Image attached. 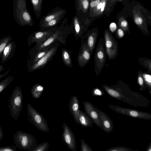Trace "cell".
Returning a JSON list of instances; mask_svg holds the SVG:
<instances>
[{
	"mask_svg": "<svg viewBox=\"0 0 151 151\" xmlns=\"http://www.w3.org/2000/svg\"><path fill=\"white\" fill-rule=\"evenodd\" d=\"M107 1V0H100L99 3L95 7L90 10V16L94 17L101 15L104 10Z\"/></svg>",
	"mask_w": 151,
	"mask_h": 151,
	"instance_id": "ac0fdd59",
	"label": "cell"
},
{
	"mask_svg": "<svg viewBox=\"0 0 151 151\" xmlns=\"http://www.w3.org/2000/svg\"><path fill=\"white\" fill-rule=\"evenodd\" d=\"M66 11L65 9L59 7H55L41 19L39 25L49 22L60 16L66 14Z\"/></svg>",
	"mask_w": 151,
	"mask_h": 151,
	"instance_id": "30bf717a",
	"label": "cell"
},
{
	"mask_svg": "<svg viewBox=\"0 0 151 151\" xmlns=\"http://www.w3.org/2000/svg\"><path fill=\"white\" fill-rule=\"evenodd\" d=\"M116 110L123 114H127L133 117H141V113L135 110H128L127 109H122L121 108H116Z\"/></svg>",
	"mask_w": 151,
	"mask_h": 151,
	"instance_id": "cb8c5ba5",
	"label": "cell"
},
{
	"mask_svg": "<svg viewBox=\"0 0 151 151\" xmlns=\"http://www.w3.org/2000/svg\"><path fill=\"white\" fill-rule=\"evenodd\" d=\"M76 15L81 13L86 14L89 6V0H74Z\"/></svg>",
	"mask_w": 151,
	"mask_h": 151,
	"instance_id": "9a60e30c",
	"label": "cell"
},
{
	"mask_svg": "<svg viewBox=\"0 0 151 151\" xmlns=\"http://www.w3.org/2000/svg\"><path fill=\"white\" fill-rule=\"evenodd\" d=\"M14 18L20 26H32L35 22L28 10L26 0H13Z\"/></svg>",
	"mask_w": 151,
	"mask_h": 151,
	"instance_id": "7a4b0ae2",
	"label": "cell"
},
{
	"mask_svg": "<svg viewBox=\"0 0 151 151\" xmlns=\"http://www.w3.org/2000/svg\"><path fill=\"white\" fill-rule=\"evenodd\" d=\"M81 150L82 151H89L92 150L88 145L85 142L83 139L81 140Z\"/></svg>",
	"mask_w": 151,
	"mask_h": 151,
	"instance_id": "d6a6232c",
	"label": "cell"
},
{
	"mask_svg": "<svg viewBox=\"0 0 151 151\" xmlns=\"http://www.w3.org/2000/svg\"><path fill=\"white\" fill-rule=\"evenodd\" d=\"M90 54L87 45L84 43L82 45L78 57V62L80 66L82 67L88 61Z\"/></svg>",
	"mask_w": 151,
	"mask_h": 151,
	"instance_id": "7c38bea8",
	"label": "cell"
},
{
	"mask_svg": "<svg viewBox=\"0 0 151 151\" xmlns=\"http://www.w3.org/2000/svg\"><path fill=\"white\" fill-rule=\"evenodd\" d=\"M93 32L89 35L88 37L87 46L89 51H92L96 39V34Z\"/></svg>",
	"mask_w": 151,
	"mask_h": 151,
	"instance_id": "4316f807",
	"label": "cell"
},
{
	"mask_svg": "<svg viewBox=\"0 0 151 151\" xmlns=\"http://www.w3.org/2000/svg\"><path fill=\"white\" fill-rule=\"evenodd\" d=\"M34 12L37 19H39L41 13L42 0H30Z\"/></svg>",
	"mask_w": 151,
	"mask_h": 151,
	"instance_id": "44dd1931",
	"label": "cell"
},
{
	"mask_svg": "<svg viewBox=\"0 0 151 151\" xmlns=\"http://www.w3.org/2000/svg\"><path fill=\"white\" fill-rule=\"evenodd\" d=\"M100 0H90V6L91 10L95 7L100 2Z\"/></svg>",
	"mask_w": 151,
	"mask_h": 151,
	"instance_id": "8d00e7d4",
	"label": "cell"
},
{
	"mask_svg": "<svg viewBox=\"0 0 151 151\" xmlns=\"http://www.w3.org/2000/svg\"><path fill=\"white\" fill-rule=\"evenodd\" d=\"M16 47L15 41H11L7 45L3 52L1 63H4L13 58Z\"/></svg>",
	"mask_w": 151,
	"mask_h": 151,
	"instance_id": "8fae6325",
	"label": "cell"
},
{
	"mask_svg": "<svg viewBox=\"0 0 151 151\" xmlns=\"http://www.w3.org/2000/svg\"><path fill=\"white\" fill-rule=\"evenodd\" d=\"M138 80L139 85L140 86L142 85L143 84V80L142 77L140 76H139Z\"/></svg>",
	"mask_w": 151,
	"mask_h": 151,
	"instance_id": "60d3db41",
	"label": "cell"
},
{
	"mask_svg": "<svg viewBox=\"0 0 151 151\" xmlns=\"http://www.w3.org/2000/svg\"><path fill=\"white\" fill-rule=\"evenodd\" d=\"M68 20L67 18L64 19L61 24L58 27L57 29L51 36L40 45L35 46L30 49L29 52L30 56L37 51L58 42L65 45L66 38L68 34L72 32L71 25L70 27L67 25L64 26L67 23Z\"/></svg>",
	"mask_w": 151,
	"mask_h": 151,
	"instance_id": "6da1fadb",
	"label": "cell"
},
{
	"mask_svg": "<svg viewBox=\"0 0 151 151\" xmlns=\"http://www.w3.org/2000/svg\"><path fill=\"white\" fill-rule=\"evenodd\" d=\"M105 36L107 52L109 58H112L115 56L116 53V46L115 42L108 31L105 32Z\"/></svg>",
	"mask_w": 151,
	"mask_h": 151,
	"instance_id": "9c48e42d",
	"label": "cell"
},
{
	"mask_svg": "<svg viewBox=\"0 0 151 151\" xmlns=\"http://www.w3.org/2000/svg\"><path fill=\"white\" fill-rule=\"evenodd\" d=\"M143 76L145 82L150 86H151V76L150 75L148 74H144Z\"/></svg>",
	"mask_w": 151,
	"mask_h": 151,
	"instance_id": "d590c367",
	"label": "cell"
},
{
	"mask_svg": "<svg viewBox=\"0 0 151 151\" xmlns=\"http://www.w3.org/2000/svg\"><path fill=\"white\" fill-rule=\"evenodd\" d=\"M62 56L64 64L67 67H72L73 65L70 55L68 51L65 49H63Z\"/></svg>",
	"mask_w": 151,
	"mask_h": 151,
	"instance_id": "603a6c76",
	"label": "cell"
},
{
	"mask_svg": "<svg viewBox=\"0 0 151 151\" xmlns=\"http://www.w3.org/2000/svg\"><path fill=\"white\" fill-rule=\"evenodd\" d=\"M83 106L84 110L88 116L98 125L100 126L99 116L93 106L87 101L83 102Z\"/></svg>",
	"mask_w": 151,
	"mask_h": 151,
	"instance_id": "5bb4252c",
	"label": "cell"
},
{
	"mask_svg": "<svg viewBox=\"0 0 151 151\" xmlns=\"http://www.w3.org/2000/svg\"><path fill=\"white\" fill-rule=\"evenodd\" d=\"M102 122L104 127L105 129H111V121L107 118H102Z\"/></svg>",
	"mask_w": 151,
	"mask_h": 151,
	"instance_id": "1f68e13d",
	"label": "cell"
},
{
	"mask_svg": "<svg viewBox=\"0 0 151 151\" xmlns=\"http://www.w3.org/2000/svg\"><path fill=\"white\" fill-rule=\"evenodd\" d=\"M71 25L72 32L74 31V35L76 39H78L81 35L82 26L80 19L76 15L73 17Z\"/></svg>",
	"mask_w": 151,
	"mask_h": 151,
	"instance_id": "d6986e66",
	"label": "cell"
},
{
	"mask_svg": "<svg viewBox=\"0 0 151 151\" xmlns=\"http://www.w3.org/2000/svg\"><path fill=\"white\" fill-rule=\"evenodd\" d=\"M119 0V1H121V0Z\"/></svg>",
	"mask_w": 151,
	"mask_h": 151,
	"instance_id": "ee69618b",
	"label": "cell"
},
{
	"mask_svg": "<svg viewBox=\"0 0 151 151\" xmlns=\"http://www.w3.org/2000/svg\"><path fill=\"white\" fill-rule=\"evenodd\" d=\"M97 65H99L100 64L102 65V63H103L104 60V52L102 50H98L97 54Z\"/></svg>",
	"mask_w": 151,
	"mask_h": 151,
	"instance_id": "f546056e",
	"label": "cell"
},
{
	"mask_svg": "<svg viewBox=\"0 0 151 151\" xmlns=\"http://www.w3.org/2000/svg\"><path fill=\"white\" fill-rule=\"evenodd\" d=\"M22 94L21 88L17 86L14 89L9 100L8 107L10 115L14 119L19 118L23 107Z\"/></svg>",
	"mask_w": 151,
	"mask_h": 151,
	"instance_id": "277c9868",
	"label": "cell"
},
{
	"mask_svg": "<svg viewBox=\"0 0 151 151\" xmlns=\"http://www.w3.org/2000/svg\"><path fill=\"white\" fill-rule=\"evenodd\" d=\"M4 69L5 68L4 67V66L3 65H0V72L4 70ZM10 72V70H8L3 74H0V79L6 76Z\"/></svg>",
	"mask_w": 151,
	"mask_h": 151,
	"instance_id": "74e56055",
	"label": "cell"
},
{
	"mask_svg": "<svg viewBox=\"0 0 151 151\" xmlns=\"http://www.w3.org/2000/svg\"><path fill=\"white\" fill-rule=\"evenodd\" d=\"M17 147L14 146H8L0 147V151H16Z\"/></svg>",
	"mask_w": 151,
	"mask_h": 151,
	"instance_id": "836d02e7",
	"label": "cell"
},
{
	"mask_svg": "<svg viewBox=\"0 0 151 151\" xmlns=\"http://www.w3.org/2000/svg\"><path fill=\"white\" fill-rule=\"evenodd\" d=\"M27 115L29 121L38 129L47 132L49 128L46 120L43 115L38 112L31 105L27 104Z\"/></svg>",
	"mask_w": 151,
	"mask_h": 151,
	"instance_id": "5b68a950",
	"label": "cell"
},
{
	"mask_svg": "<svg viewBox=\"0 0 151 151\" xmlns=\"http://www.w3.org/2000/svg\"><path fill=\"white\" fill-rule=\"evenodd\" d=\"M3 136L4 135L3 130L1 126L0 125V142L3 139Z\"/></svg>",
	"mask_w": 151,
	"mask_h": 151,
	"instance_id": "7bdbcfd3",
	"label": "cell"
},
{
	"mask_svg": "<svg viewBox=\"0 0 151 151\" xmlns=\"http://www.w3.org/2000/svg\"><path fill=\"white\" fill-rule=\"evenodd\" d=\"M13 139L17 147L28 151H32L37 143L34 136L21 130L17 131L14 135Z\"/></svg>",
	"mask_w": 151,
	"mask_h": 151,
	"instance_id": "3957f363",
	"label": "cell"
},
{
	"mask_svg": "<svg viewBox=\"0 0 151 151\" xmlns=\"http://www.w3.org/2000/svg\"><path fill=\"white\" fill-rule=\"evenodd\" d=\"M119 24L120 27L124 30L128 29V23L124 17L122 16L119 18Z\"/></svg>",
	"mask_w": 151,
	"mask_h": 151,
	"instance_id": "f1b7e54d",
	"label": "cell"
},
{
	"mask_svg": "<svg viewBox=\"0 0 151 151\" xmlns=\"http://www.w3.org/2000/svg\"><path fill=\"white\" fill-rule=\"evenodd\" d=\"M134 20L135 23L138 26H141L143 23V20L140 15L134 12Z\"/></svg>",
	"mask_w": 151,
	"mask_h": 151,
	"instance_id": "4dcf8cb0",
	"label": "cell"
},
{
	"mask_svg": "<svg viewBox=\"0 0 151 151\" xmlns=\"http://www.w3.org/2000/svg\"><path fill=\"white\" fill-rule=\"evenodd\" d=\"M44 89V87L42 85L40 84L36 83L32 87L31 89V93L34 98L38 99L41 96Z\"/></svg>",
	"mask_w": 151,
	"mask_h": 151,
	"instance_id": "7402d4cb",
	"label": "cell"
},
{
	"mask_svg": "<svg viewBox=\"0 0 151 151\" xmlns=\"http://www.w3.org/2000/svg\"><path fill=\"white\" fill-rule=\"evenodd\" d=\"M65 14L60 16L50 21L39 25L40 31H45L57 27Z\"/></svg>",
	"mask_w": 151,
	"mask_h": 151,
	"instance_id": "e0dca14e",
	"label": "cell"
},
{
	"mask_svg": "<svg viewBox=\"0 0 151 151\" xmlns=\"http://www.w3.org/2000/svg\"><path fill=\"white\" fill-rule=\"evenodd\" d=\"M94 93L95 94L97 95L100 96L101 95V91L98 89H95L94 91Z\"/></svg>",
	"mask_w": 151,
	"mask_h": 151,
	"instance_id": "b9f144b4",
	"label": "cell"
},
{
	"mask_svg": "<svg viewBox=\"0 0 151 151\" xmlns=\"http://www.w3.org/2000/svg\"><path fill=\"white\" fill-rule=\"evenodd\" d=\"M106 89L108 93L113 97L118 98L120 96L119 93L114 90L106 88Z\"/></svg>",
	"mask_w": 151,
	"mask_h": 151,
	"instance_id": "e575fe53",
	"label": "cell"
},
{
	"mask_svg": "<svg viewBox=\"0 0 151 151\" xmlns=\"http://www.w3.org/2000/svg\"><path fill=\"white\" fill-rule=\"evenodd\" d=\"M117 26L116 24L114 22L111 23L109 26V29L112 32H114L116 29Z\"/></svg>",
	"mask_w": 151,
	"mask_h": 151,
	"instance_id": "f35d334b",
	"label": "cell"
},
{
	"mask_svg": "<svg viewBox=\"0 0 151 151\" xmlns=\"http://www.w3.org/2000/svg\"><path fill=\"white\" fill-rule=\"evenodd\" d=\"M59 45V43L58 42L52 44L49 51L44 56L28 68V71L33 72L45 65L55 55Z\"/></svg>",
	"mask_w": 151,
	"mask_h": 151,
	"instance_id": "52a82bcc",
	"label": "cell"
},
{
	"mask_svg": "<svg viewBox=\"0 0 151 151\" xmlns=\"http://www.w3.org/2000/svg\"><path fill=\"white\" fill-rule=\"evenodd\" d=\"M49 147V142H45L36 145L32 151H47L48 150Z\"/></svg>",
	"mask_w": 151,
	"mask_h": 151,
	"instance_id": "83f0119b",
	"label": "cell"
},
{
	"mask_svg": "<svg viewBox=\"0 0 151 151\" xmlns=\"http://www.w3.org/2000/svg\"><path fill=\"white\" fill-rule=\"evenodd\" d=\"M40 50L31 56L30 59L28 61L27 67L28 68L39 60L48 52L52 45Z\"/></svg>",
	"mask_w": 151,
	"mask_h": 151,
	"instance_id": "2e32d148",
	"label": "cell"
},
{
	"mask_svg": "<svg viewBox=\"0 0 151 151\" xmlns=\"http://www.w3.org/2000/svg\"><path fill=\"white\" fill-rule=\"evenodd\" d=\"M10 36L4 37L0 39V58H1L3 51L7 45L12 40Z\"/></svg>",
	"mask_w": 151,
	"mask_h": 151,
	"instance_id": "d4e9b609",
	"label": "cell"
},
{
	"mask_svg": "<svg viewBox=\"0 0 151 151\" xmlns=\"http://www.w3.org/2000/svg\"><path fill=\"white\" fill-rule=\"evenodd\" d=\"M58 27L57 26L46 30H40L33 33L28 37V46H30L34 42L36 43L35 46H37L40 45L51 36Z\"/></svg>",
	"mask_w": 151,
	"mask_h": 151,
	"instance_id": "8992f818",
	"label": "cell"
},
{
	"mask_svg": "<svg viewBox=\"0 0 151 151\" xmlns=\"http://www.w3.org/2000/svg\"><path fill=\"white\" fill-rule=\"evenodd\" d=\"M14 79V77L13 76L10 75L0 82V93L11 83Z\"/></svg>",
	"mask_w": 151,
	"mask_h": 151,
	"instance_id": "484cf974",
	"label": "cell"
},
{
	"mask_svg": "<svg viewBox=\"0 0 151 151\" xmlns=\"http://www.w3.org/2000/svg\"><path fill=\"white\" fill-rule=\"evenodd\" d=\"M78 124L86 127H90L92 125L89 118L85 113L81 110H80L78 116Z\"/></svg>",
	"mask_w": 151,
	"mask_h": 151,
	"instance_id": "ffe728a7",
	"label": "cell"
},
{
	"mask_svg": "<svg viewBox=\"0 0 151 151\" xmlns=\"http://www.w3.org/2000/svg\"><path fill=\"white\" fill-rule=\"evenodd\" d=\"M69 108L74 120L78 124L80 109L79 101L76 95H74L71 98L69 104Z\"/></svg>",
	"mask_w": 151,
	"mask_h": 151,
	"instance_id": "4fadbf2b",
	"label": "cell"
},
{
	"mask_svg": "<svg viewBox=\"0 0 151 151\" xmlns=\"http://www.w3.org/2000/svg\"><path fill=\"white\" fill-rule=\"evenodd\" d=\"M117 33L118 36L120 37H122L124 36V32L121 29H118L117 30Z\"/></svg>",
	"mask_w": 151,
	"mask_h": 151,
	"instance_id": "ab89813d",
	"label": "cell"
},
{
	"mask_svg": "<svg viewBox=\"0 0 151 151\" xmlns=\"http://www.w3.org/2000/svg\"><path fill=\"white\" fill-rule=\"evenodd\" d=\"M62 127L63 128L62 139L63 142L70 150L76 151V143L73 132L65 123H63Z\"/></svg>",
	"mask_w": 151,
	"mask_h": 151,
	"instance_id": "ba28073f",
	"label": "cell"
}]
</instances>
